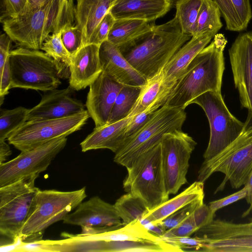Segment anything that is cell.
<instances>
[{"instance_id":"cell-1","label":"cell","mask_w":252,"mask_h":252,"mask_svg":"<svg viewBox=\"0 0 252 252\" xmlns=\"http://www.w3.org/2000/svg\"><path fill=\"white\" fill-rule=\"evenodd\" d=\"M183 33L175 16L118 48L131 65L146 80L158 73L190 38Z\"/></svg>"},{"instance_id":"cell-2","label":"cell","mask_w":252,"mask_h":252,"mask_svg":"<svg viewBox=\"0 0 252 252\" xmlns=\"http://www.w3.org/2000/svg\"><path fill=\"white\" fill-rule=\"evenodd\" d=\"M227 42L224 34L215 35L189 63L165 104L185 109L192 100L206 92L221 93L225 69L223 52Z\"/></svg>"},{"instance_id":"cell-3","label":"cell","mask_w":252,"mask_h":252,"mask_svg":"<svg viewBox=\"0 0 252 252\" xmlns=\"http://www.w3.org/2000/svg\"><path fill=\"white\" fill-rule=\"evenodd\" d=\"M64 15L63 0H51L35 10L14 16H1L3 30L21 47L41 50L47 37L60 32Z\"/></svg>"},{"instance_id":"cell-4","label":"cell","mask_w":252,"mask_h":252,"mask_svg":"<svg viewBox=\"0 0 252 252\" xmlns=\"http://www.w3.org/2000/svg\"><path fill=\"white\" fill-rule=\"evenodd\" d=\"M123 182L126 192L140 199L149 210L169 199L162 163L160 141L126 168Z\"/></svg>"},{"instance_id":"cell-5","label":"cell","mask_w":252,"mask_h":252,"mask_svg":"<svg viewBox=\"0 0 252 252\" xmlns=\"http://www.w3.org/2000/svg\"><path fill=\"white\" fill-rule=\"evenodd\" d=\"M252 170V126L244 127L239 136L218 155L204 160L198 172L197 181L204 183L216 172L224 177L214 193L222 191L227 183L232 188L244 186Z\"/></svg>"},{"instance_id":"cell-6","label":"cell","mask_w":252,"mask_h":252,"mask_svg":"<svg viewBox=\"0 0 252 252\" xmlns=\"http://www.w3.org/2000/svg\"><path fill=\"white\" fill-rule=\"evenodd\" d=\"M12 88L44 92L61 84L63 69L53 58L38 50L19 47L9 55Z\"/></svg>"},{"instance_id":"cell-7","label":"cell","mask_w":252,"mask_h":252,"mask_svg":"<svg viewBox=\"0 0 252 252\" xmlns=\"http://www.w3.org/2000/svg\"><path fill=\"white\" fill-rule=\"evenodd\" d=\"M87 197L85 188L70 191L39 190L32 209L24 223L19 238L28 242L42 239L45 230L63 220Z\"/></svg>"},{"instance_id":"cell-8","label":"cell","mask_w":252,"mask_h":252,"mask_svg":"<svg viewBox=\"0 0 252 252\" xmlns=\"http://www.w3.org/2000/svg\"><path fill=\"white\" fill-rule=\"evenodd\" d=\"M186 118L185 108L164 104L139 130L126 139L115 153L114 161L127 168L140 155L158 143L164 134L182 129Z\"/></svg>"},{"instance_id":"cell-9","label":"cell","mask_w":252,"mask_h":252,"mask_svg":"<svg viewBox=\"0 0 252 252\" xmlns=\"http://www.w3.org/2000/svg\"><path fill=\"white\" fill-rule=\"evenodd\" d=\"M39 174L32 175L0 187V234L12 242L19 238L22 228L40 190L35 185Z\"/></svg>"},{"instance_id":"cell-10","label":"cell","mask_w":252,"mask_h":252,"mask_svg":"<svg viewBox=\"0 0 252 252\" xmlns=\"http://www.w3.org/2000/svg\"><path fill=\"white\" fill-rule=\"evenodd\" d=\"M204 110L210 126V138L203 154L204 160L215 157L234 141L241 134L244 123L229 111L221 93L206 92L192 100Z\"/></svg>"},{"instance_id":"cell-11","label":"cell","mask_w":252,"mask_h":252,"mask_svg":"<svg viewBox=\"0 0 252 252\" xmlns=\"http://www.w3.org/2000/svg\"><path fill=\"white\" fill-rule=\"evenodd\" d=\"M90 116L87 110L63 118L27 121L7 138L9 144L24 152L54 139L67 137L80 130Z\"/></svg>"},{"instance_id":"cell-12","label":"cell","mask_w":252,"mask_h":252,"mask_svg":"<svg viewBox=\"0 0 252 252\" xmlns=\"http://www.w3.org/2000/svg\"><path fill=\"white\" fill-rule=\"evenodd\" d=\"M160 143L166 189L175 194L187 183L189 160L197 143L182 129L165 133Z\"/></svg>"},{"instance_id":"cell-13","label":"cell","mask_w":252,"mask_h":252,"mask_svg":"<svg viewBox=\"0 0 252 252\" xmlns=\"http://www.w3.org/2000/svg\"><path fill=\"white\" fill-rule=\"evenodd\" d=\"M66 137L54 139L33 149L21 152L0 164V187L46 170L67 143Z\"/></svg>"},{"instance_id":"cell-14","label":"cell","mask_w":252,"mask_h":252,"mask_svg":"<svg viewBox=\"0 0 252 252\" xmlns=\"http://www.w3.org/2000/svg\"><path fill=\"white\" fill-rule=\"evenodd\" d=\"M194 236L204 238L200 252H252V224L213 220L195 232Z\"/></svg>"},{"instance_id":"cell-15","label":"cell","mask_w":252,"mask_h":252,"mask_svg":"<svg viewBox=\"0 0 252 252\" xmlns=\"http://www.w3.org/2000/svg\"><path fill=\"white\" fill-rule=\"evenodd\" d=\"M234 86L248 113L244 127L252 126V31L240 33L228 50Z\"/></svg>"},{"instance_id":"cell-16","label":"cell","mask_w":252,"mask_h":252,"mask_svg":"<svg viewBox=\"0 0 252 252\" xmlns=\"http://www.w3.org/2000/svg\"><path fill=\"white\" fill-rule=\"evenodd\" d=\"M123 86L103 71L90 84L86 107L95 127L107 124L116 98Z\"/></svg>"},{"instance_id":"cell-17","label":"cell","mask_w":252,"mask_h":252,"mask_svg":"<svg viewBox=\"0 0 252 252\" xmlns=\"http://www.w3.org/2000/svg\"><path fill=\"white\" fill-rule=\"evenodd\" d=\"M73 91L69 86L46 92L40 102L30 109L27 121L59 119L84 111V104L72 97Z\"/></svg>"},{"instance_id":"cell-18","label":"cell","mask_w":252,"mask_h":252,"mask_svg":"<svg viewBox=\"0 0 252 252\" xmlns=\"http://www.w3.org/2000/svg\"><path fill=\"white\" fill-rule=\"evenodd\" d=\"M64 223L85 227H111L124 225L115 207L98 196L82 202L67 214Z\"/></svg>"},{"instance_id":"cell-19","label":"cell","mask_w":252,"mask_h":252,"mask_svg":"<svg viewBox=\"0 0 252 252\" xmlns=\"http://www.w3.org/2000/svg\"><path fill=\"white\" fill-rule=\"evenodd\" d=\"M102 71L123 85L142 86L147 80L127 61L119 48L106 40L99 47Z\"/></svg>"},{"instance_id":"cell-20","label":"cell","mask_w":252,"mask_h":252,"mask_svg":"<svg viewBox=\"0 0 252 252\" xmlns=\"http://www.w3.org/2000/svg\"><path fill=\"white\" fill-rule=\"evenodd\" d=\"M99 47L96 44L89 43L72 56L69 68V86L74 91H79L89 86L102 71Z\"/></svg>"},{"instance_id":"cell-21","label":"cell","mask_w":252,"mask_h":252,"mask_svg":"<svg viewBox=\"0 0 252 252\" xmlns=\"http://www.w3.org/2000/svg\"><path fill=\"white\" fill-rule=\"evenodd\" d=\"M211 35L192 36L173 55L162 69L163 86L171 92L196 55L210 42Z\"/></svg>"},{"instance_id":"cell-22","label":"cell","mask_w":252,"mask_h":252,"mask_svg":"<svg viewBox=\"0 0 252 252\" xmlns=\"http://www.w3.org/2000/svg\"><path fill=\"white\" fill-rule=\"evenodd\" d=\"M173 5V0H116L110 12L115 19L150 22L165 15Z\"/></svg>"},{"instance_id":"cell-23","label":"cell","mask_w":252,"mask_h":252,"mask_svg":"<svg viewBox=\"0 0 252 252\" xmlns=\"http://www.w3.org/2000/svg\"><path fill=\"white\" fill-rule=\"evenodd\" d=\"M132 117L95 127L80 143L83 152L97 149H108L116 153L126 139V131Z\"/></svg>"},{"instance_id":"cell-24","label":"cell","mask_w":252,"mask_h":252,"mask_svg":"<svg viewBox=\"0 0 252 252\" xmlns=\"http://www.w3.org/2000/svg\"><path fill=\"white\" fill-rule=\"evenodd\" d=\"M75 22L81 30L84 45L89 43L96 27L116 0H76Z\"/></svg>"},{"instance_id":"cell-25","label":"cell","mask_w":252,"mask_h":252,"mask_svg":"<svg viewBox=\"0 0 252 252\" xmlns=\"http://www.w3.org/2000/svg\"><path fill=\"white\" fill-rule=\"evenodd\" d=\"M162 69L147 80L128 117H132L148 109L155 112L166 104L171 92L163 86Z\"/></svg>"},{"instance_id":"cell-26","label":"cell","mask_w":252,"mask_h":252,"mask_svg":"<svg viewBox=\"0 0 252 252\" xmlns=\"http://www.w3.org/2000/svg\"><path fill=\"white\" fill-rule=\"evenodd\" d=\"M204 183L197 180L193 182L175 197L149 211L142 219L154 223L160 222L186 205L196 201L204 200Z\"/></svg>"},{"instance_id":"cell-27","label":"cell","mask_w":252,"mask_h":252,"mask_svg":"<svg viewBox=\"0 0 252 252\" xmlns=\"http://www.w3.org/2000/svg\"><path fill=\"white\" fill-rule=\"evenodd\" d=\"M217 5L226 24V30L245 31L252 18L250 0H213Z\"/></svg>"},{"instance_id":"cell-28","label":"cell","mask_w":252,"mask_h":252,"mask_svg":"<svg viewBox=\"0 0 252 252\" xmlns=\"http://www.w3.org/2000/svg\"><path fill=\"white\" fill-rule=\"evenodd\" d=\"M153 25L148 22L138 19H116L107 40L118 48L121 47L149 31Z\"/></svg>"},{"instance_id":"cell-29","label":"cell","mask_w":252,"mask_h":252,"mask_svg":"<svg viewBox=\"0 0 252 252\" xmlns=\"http://www.w3.org/2000/svg\"><path fill=\"white\" fill-rule=\"evenodd\" d=\"M179 252L176 247L164 241H125L103 242V252Z\"/></svg>"},{"instance_id":"cell-30","label":"cell","mask_w":252,"mask_h":252,"mask_svg":"<svg viewBox=\"0 0 252 252\" xmlns=\"http://www.w3.org/2000/svg\"><path fill=\"white\" fill-rule=\"evenodd\" d=\"M221 16L213 0H202L192 36L208 34L214 37L222 27Z\"/></svg>"},{"instance_id":"cell-31","label":"cell","mask_w":252,"mask_h":252,"mask_svg":"<svg viewBox=\"0 0 252 252\" xmlns=\"http://www.w3.org/2000/svg\"><path fill=\"white\" fill-rule=\"evenodd\" d=\"M214 220L208 205L203 204L175 227L166 230L161 237H189Z\"/></svg>"},{"instance_id":"cell-32","label":"cell","mask_w":252,"mask_h":252,"mask_svg":"<svg viewBox=\"0 0 252 252\" xmlns=\"http://www.w3.org/2000/svg\"><path fill=\"white\" fill-rule=\"evenodd\" d=\"M114 205L124 225L140 221L150 211L140 199L128 192L120 197Z\"/></svg>"},{"instance_id":"cell-33","label":"cell","mask_w":252,"mask_h":252,"mask_svg":"<svg viewBox=\"0 0 252 252\" xmlns=\"http://www.w3.org/2000/svg\"><path fill=\"white\" fill-rule=\"evenodd\" d=\"M141 87L124 85L116 98L107 124L128 117L138 97Z\"/></svg>"},{"instance_id":"cell-34","label":"cell","mask_w":252,"mask_h":252,"mask_svg":"<svg viewBox=\"0 0 252 252\" xmlns=\"http://www.w3.org/2000/svg\"><path fill=\"white\" fill-rule=\"evenodd\" d=\"M202 0H177L176 14L183 33L193 35Z\"/></svg>"},{"instance_id":"cell-35","label":"cell","mask_w":252,"mask_h":252,"mask_svg":"<svg viewBox=\"0 0 252 252\" xmlns=\"http://www.w3.org/2000/svg\"><path fill=\"white\" fill-rule=\"evenodd\" d=\"M30 109L19 106L0 110V141L5 140L27 122Z\"/></svg>"},{"instance_id":"cell-36","label":"cell","mask_w":252,"mask_h":252,"mask_svg":"<svg viewBox=\"0 0 252 252\" xmlns=\"http://www.w3.org/2000/svg\"><path fill=\"white\" fill-rule=\"evenodd\" d=\"M41 50L56 61L63 69L64 67L69 68L72 57L62 42L60 32L49 34L44 40Z\"/></svg>"},{"instance_id":"cell-37","label":"cell","mask_w":252,"mask_h":252,"mask_svg":"<svg viewBox=\"0 0 252 252\" xmlns=\"http://www.w3.org/2000/svg\"><path fill=\"white\" fill-rule=\"evenodd\" d=\"M60 32L62 42L71 57L84 46L82 32L77 25L65 26Z\"/></svg>"},{"instance_id":"cell-38","label":"cell","mask_w":252,"mask_h":252,"mask_svg":"<svg viewBox=\"0 0 252 252\" xmlns=\"http://www.w3.org/2000/svg\"><path fill=\"white\" fill-rule=\"evenodd\" d=\"M203 200L193 202L179 209L161 221V225L165 231L175 227L204 204Z\"/></svg>"},{"instance_id":"cell-39","label":"cell","mask_w":252,"mask_h":252,"mask_svg":"<svg viewBox=\"0 0 252 252\" xmlns=\"http://www.w3.org/2000/svg\"><path fill=\"white\" fill-rule=\"evenodd\" d=\"M161 238L164 241L176 247L181 252H200L205 243V240L204 238L196 236Z\"/></svg>"},{"instance_id":"cell-40","label":"cell","mask_w":252,"mask_h":252,"mask_svg":"<svg viewBox=\"0 0 252 252\" xmlns=\"http://www.w3.org/2000/svg\"><path fill=\"white\" fill-rule=\"evenodd\" d=\"M115 20L110 11L107 13L96 27L89 43L100 46L103 42L107 40L108 34Z\"/></svg>"},{"instance_id":"cell-41","label":"cell","mask_w":252,"mask_h":252,"mask_svg":"<svg viewBox=\"0 0 252 252\" xmlns=\"http://www.w3.org/2000/svg\"><path fill=\"white\" fill-rule=\"evenodd\" d=\"M247 195V188L245 186L238 191L222 198L211 201L208 207L211 216L214 218L215 213L218 210L230 205L239 200L245 198Z\"/></svg>"},{"instance_id":"cell-42","label":"cell","mask_w":252,"mask_h":252,"mask_svg":"<svg viewBox=\"0 0 252 252\" xmlns=\"http://www.w3.org/2000/svg\"><path fill=\"white\" fill-rule=\"evenodd\" d=\"M156 111L151 112L147 109L132 116L126 129V138L132 136L139 130L151 119Z\"/></svg>"},{"instance_id":"cell-43","label":"cell","mask_w":252,"mask_h":252,"mask_svg":"<svg viewBox=\"0 0 252 252\" xmlns=\"http://www.w3.org/2000/svg\"><path fill=\"white\" fill-rule=\"evenodd\" d=\"M0 101L1 105L4 96L8 94L9 90L11 89V75L9 58L6 60L2 71L0 72Z\"/></svg>"},{"instance_id":"cell-44","label":"cell","mask_w":252,"mask_h":252,"mask_svg":"<svg viewBox=\"0 0 252 252\" xmlns=\"http://www.w3.org/2000/svg\"><path fill=\"white\" fill-rule=\"evenodd\" d=\"M28 0H3L4 7L3 16H14L23 13Z\"/></svg>"},{"instance_id":"cell-45","label":"cell","mask_w":252,"mask_h":252,"mask_svg":"<svg viewBox=\"0 0 252 252\" xmlns=\"http://www.w3.org/2000/svg\"><path fill=\"white\" fill-rule=\"evenodd\" d=\"M13 41L5 33L0 37V72L2 71L6 60L9 58Z\"/></svg>"},{"instance_id":"cell-46","label":"cell","mask_w":252,"mask_h":252,"mask_svg":"<svg viewBox=\"0 0 252 252\" xmlns=\"http://www.w3.org/2000/svg\"><path fill=\"white\" fill-rule=\"evenodd\" d=\"M140 222L150 232L158 236L161 237L166 231L160 222L154 223L144 219H142Z\"/></svg>"},{"instance_id":"cell-47","label":"cell","mask_w":252,"mask_h":252,"mask_svg":"<svg viewBox=\"0 0 252 252\" xmlns=\"http://www.w3.org/2000/svg\"><path fill=\"white\" fill-rule=\"evenodd\" d=\"M247 188V195L246 199L249 204L248 208L243 213L242 218L246 217L252 212V170L249 176L246 184L244 185Z\"/></svg>"},{"instance_id":"cell-48","label":"cell","mask_w":252,"mask_h":252,"mask_svg":"<svg viewBox=\"0 0 252 252\" xmlns=\"http://www.w3.org/2000/svg\"><path fill=\"white\" fill-rule=\"evenodd\" d=\"M50 0H28L27 7L23 13L29 12L41 8L46 5Z\"/></svg>"},{"instance_id":"cell-49","label":"cell","mask_w":252,"mask_h":252,"mask_svg":"<svg viewBox=\"0 0 252 252\" xmlns=\"http://www.w3.org/2000/svg\"><path fill=\"white\" fill-rule=\"evenodd\" d=\"M5 141H0V164L4 162L12 153L9 146Z\"/></svg>"},{"instance_id":"cell-50","label":"cell","mask_w":252,"mask_h":252,"mask_svg":"<svg viewBox=\"0 0 252 252\" xmlns=\"http://www.w3.org/2000/svg\"><path fill=\"white\" fill-rule=\"evenodd\" d=\"M251 223V224H252V220H251V221L250 222Z\"/></svg>"}]
</instances>
